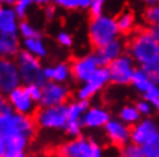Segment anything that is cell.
<instances>
[{
	"mask_svg": "<svg viewBox=\"0 0 159 157\" xmlns=\"http://www.w3.org/2000/svg\"><path fill=\"white\" fill-rule=\"evenodd\" d=\"M126 52L134 60L136 67L149 72L155 84H159V39L148 28H139L129 35Z\"/></svg>",
	"mask_w": 159,
	"mask_h": 157,
	"instance_id": "cell-1",
	"label": "cell"
},
{
	"mask_svg": "<svg viewBox=\"0 0 159 157\" xmlns=\"http://www.w3.org/2000/svg\"><path fill=\"white\" fill-rule=\"evenodd\" d=\"M56 157H106L104 146L92 137L69 138L54 149Z\"/></svg>",
	"mask_w": 159,
	"mask_h": 157,
	"instance_id": "cell-2",
	"label": "cell"
},
{
	"mask_svg": "<svg viewBox=\"0 0 159 157\" xmlns=\"http://www.w3.org/2000/svg\"><path fill=\"white\" fill-rule=\"evenodd\" d=\"M37 125L32 116L21 115L14 111L0 115V135L6 138L25 137L34 140L37 134Z\"/></svg>",
	"mask_w": 159,
	"mask_h": 157,
	"instance_id": "cell-3",
	"label": "cell"
},
{
	"mask_svg": "<svg viewBox=\"0 0 159 157\" xmlns=\"http://www.w3.org/2000/svg\"><path fill=\"white\" fill-rule=\"evenodd\" d=\"M88 37L93 48H98L120 37L116 19L108 14L91 16L88 24Z\"/></svg>",
	"mask_w": 159,
	"mask_h": 157,
	"instance_id": "cell-4",
	"label": "cell"
},
{
	"mask_svg": "<svg viewBox=\"0 0 159 157\" xmlns=\"http://www.w3.org/2000/svg\"><path fill=\"white\" fill-rule=\"evenodd\" d=\"M37 129L46 132H64L68 118L66 104L38 107L32 115Z\"/></svg>",
	"mask_w": 159,
	"mask_h": 157,
	"instance_id": "cell-5",
	"label": "cell"
},
{
	"mask_svg": "<svg viewBox=\"0 0 159 157\" xmlns=\"http://www.w3.org/2000/svg\"><path fill=\"white\" fill-rule=\"evenodd\" d=\"M19 72H20L22 85L39 84L42 85L45 79L43 76V64L39 59L21 48L14 57Z\"/></svg>",
	"mask_w": 159,
	"mask_h": 157,
	"instance_id": "cell-6",
	"label": "cell"
},
{
	"mask_svg": "<svg viewBox=\"0 0 159 157\" xmlns=\"http://www.w3.org/2000/svg\"><path fill=\"white\" fill-rule=\"evenodd\" d=\"M110 85V75L107 67H99L90 76L87 82L79 84V87L74 91V99L91 101L97 94H99Z\"/></svg>",
	"mask_w": 159,
	"mask_h": 157,
	"instance_id": "cell-7",
	"label": "cell"
},
{
	"mask_svg": "<svg viewBox=\"0 0 159 157\" xmlns=\"http://www.w3.org/2000/svg\"><path fill=\"white\" fill-rule=\"evenodd\" d=\"M73 90L69 84L46 80L42 84V94L38 107H50L66 104L72 99Z\"/></svg>",
	"mask_w": 159,
	"mask_h": 157,
	"instance_id": "cell-8",
	"label": "cell"
},
{
	"mask_svg": "<svg viewBox=\"0 0 159 157\" xmlns=\"http://www.w3.org/2000/svg\"><path fill=\"white\" fill-rule=\"evenodd\" d=\"M135 68L136 64L130 55L127 52L122 53L107 66L110 84L118 87L128 86Z\"/></svg>",
	"mask_w": 159,
	"mask_h": 157,
	"instance_id": "cell-9",
	"label": "cell"
},
{
	"mask_svg": "<svg viewBox=\"0 0 159 157\" xmlns=\"http://www.w3.org/2000/svg\"><path fill=\"white\" fill-rule=\"evenodd\" d=\"M153 141H159V127L153 117H142L130 126V142L142 146Z\"/></svg>",
	"mask_w": 159,
	"mask_h": 157,
	"instance_id": "cell-10",
	"label": "cell"
},
{
	"mask_svg": "<svg viewBox=\"0 0 159 157\" xmlns=\"http://www.w3.org/2000/svg\"><path fill=\"white\" fill-rule=\"evenodd\" d=\"M20 85V72L14 59L0 57V95L6 96Z\"/></svg>",
	"mask_w": 159,
	"mask_h": 157,
	"instance_id": "cell-11",
	"label": "cell"
},
{
	"mask_svg": "<svg viewBox=\"0 0 159 157\" xmlns=\"http://www.w3.org/2000/svg\"><path fill=\"white\" fill-rule=\"evenodd\" d=\"M102 130L108 143L118 149L130 141V126L121 122L118 117L112 116Z\"/></svg>",
	"mask_w": 159,
	"mask_h": 157,
	"instance_id": "cell-12",
	"label": "cell"
},
{
	"mask_svg": "<svg viewBox=\"0 0 159 157\" xmlns=\"http://www.w3.org/2000/svg\"><path fill=\"white\" fill-rule=\"evenodd\" d=\"M69 64H70L72 80L77 84L87 82L90 78V76L95 72L96 69L99 67L93 53L76 56L69 62Z\"/></svg>",
	"mask_w": 159,
	"mask_h": 157,
	"instance_id": "cell-13",
	"label": "cell"
},
{
	"mask_svg": "<svg viewBox=\"0 0 159 157\" xmlns=\"http://www.w3.org/2000/svg\"><path fill=\"white\" fill-rule=\"evenodd\" d=\"M6 99L11 104L13 111L17 114L32 116L38 108V103L29 96L24 85H20L14 88L12 92H9L6 95Z\"/></svg>",
	"mask_w": 159,
	"mask_h": 157,
	"instance_id": "cell-14",
	"label": "cell"
},
{
	"mask_svg": "<svg viewBox=\"0 0 159 157\" xmlns=\"http://www.w3.org/2000/svg\"><path fill=\"white\" fill-rule=\"evenodd\" d=\"M111 117L112 114L107 107L97 103V104H90L88 107L81 121L84 126V130L97 131L102 130Z\"/></svg>",
	"mask_w": 159,
	"mask_h": 157,
	"instance_id": "cell-15",
	"label": "cell"
},
{
	"mask_svg": "<svg viewBox=\"0 0 159 157\" xmlns=\"http://www.w3.org/2000/svg\"><path fill=\"white\" fill-rule=\"evenodd\" d=\"M126 52V40L122 38H116L111 40L110 43L105 44L98 48H93V55L99 66L102 67H107L108 64L116 59L118 56Z\"/></svg>",
	"mask_w": 159,
	"mask_h": 157,
	"instance_id": "cell-16",
	"label": "cell"
},
{
	"mask_svg": "<svg viewBox=\"0 0 159 157\" xmlns=\"http://www.w3.org/2000/svg\"><path fill=\"white\" fill-rule=\"evenodd\" d=\"M43 76L45 82H57L69 84L72 80L70 64L67 61H60L54 64H48L43 67Z\"/></svg>",
	"mask_w": 159,
	"mask_h": 157,
	"instance_id": "cell-17",
	"label": "cell"
},
{
	"mask_svg": "<svg viewBox=\"0 0 159 157\" xmlns=\"http://www.w3.org/2000/svg\"><path fill=\"white\" fill-rule=\"evenodd\" d=\"M20 19L17 17L13 6L0 7V35L17 33V25Z\"/></svg>",
	"mask_w": 159,
	"mask_h": 157,
	"instance_id": "cell-18",
	"label": "cell"
},
{
	"mask_svg": "<svg viewBox=\"0 0 159 157\" xmlns=\"http://www.w3.org/2000/svg\"><path fill=\"white\" fill-rule=\"evenodd\" d=\"M21 49V39L17 33L0 35V54L1 57L14 59Z\"/></svg>",
	"mask_w": 159,
	"mask_h": 157,
	"instance_id": "cell-19",
	"label": "cell"
},
{
	"mask_svg": "<svg viewBox=\"0 0 159 157\" xmlns=\"http://www.w3.org/2000/svg\"><path fill=\"white\" fill-rule=\"evenodd\" d=\"M120 35L129 36L136 30V15L133 9L125 8L114 17Z\"/></svg>",
	"mask_w": 159,
	"mask_h": 157,
	"instance_id": "cell-20",
	"label": "cell"
},
{
	"mask_svg": "<svg viewBox=\"0 0 159 157\" xmlns=\"http://www.w3.org/2000/svg\"><path fill=\"white\" fill-rule=\"evenodd\" d=\"M21 48L28 53L36 56L37 59L44 60L48 56V48L46 43L44 41L43 37L36 38H27L21 41Z\"/></svg>",
	"mask_w": 159,
	"mask_h": 157,
	"instance_id": "cell-21",
	"label": "cell"
},
{
	"mask_svg": "<svg viewBox=\"0 0 159 157\" xmlns=\"http://www.w3.org/2000/svg\"><path fill=\"white\" fill-rule=\"evenodd\" d=\"M129 85H131V87L139 93V94H143L145 91H148L152 85H155V83L152 80L151 76L149 72L142 69L139 67H136L133 75H131L130 83ZM158 85V84H157Z\"/></svg>",
	"mask_w": 159,
	"mask_h": 157,
	"instance_id": "cell-22",
	"label": "cell"
},
{
	"mask_svg": "<svg viewBox=\"0 0 159 157\" xmlns=\"http://www.w3.org/2000/svg\"><path fill=\"white\" fill-rule=\"evenodd\" d=\"M32 140L25 137H11L6 138V157L15 156L20 154L27 153Z\"/></svg>",
	"mask_w": 159,
	"mask_h": 157,
	"instance_id": "cell-23",
	"label": "cell"
},
{
	"mask_svg": "<svg viewBox=\"0 0 159 157\" xmlns=\"http://www.w3.org/2000/svg\"><path fill=\"white\" fill-rule=\"evenodd\" d=\"M91 104V101L85 100H77L73 99L66 103V111H67L68 119H81L88 107Z\"/></svg>",
	"mask_w": 159,
	"mask_h": 157,
	"instance_id": "cell-24",
	"label": "cell"
},
{
	"mask_svg": "<svg viewBox=\"0 0 159 157\" xmlns=\"http://www.w3.org/2000/svg\"><path fill=\"white\" fill-rule=\"evenodd\" d=\"M121 122L127 124L128 126H133L135 123H137L141 119V115L137 111L134 103H126L123 104L118 111V116Z\"/></svg>",
	"mask_w": 159,
	"mask_h": 157,
	"instance_id": "cell-25",
	"label": "cell"
},
{
	"mask_svg": "<svg viewBox=\"0 0 159 157\" xmlns=\"http://www.w3.org/2000/svg\"><path fill=\"white\" fill-rule=\"evenodd\" d=\"M17 35L20 36L22 39L27 38H36V37H43V32L40 31L37 27H35L32 23L25 19L20 20L17 25Z\"/></svg>",
	"mask_w": 159,
	"mask_h": 157,
	"instance_id": "cell-26",
	"label": "cell"
},
{
	"mask_svg": "<svg viewBox=\"0 0 159 157\" xmlns=\"http://www.w3.org/2000/svg\"><path fill=\"white\" fill-rule=\"evenodd\" d=\"M142 20L147 27L159 24V7L158 5H147L142 13Z\"/></svg>",
	"mask_w": 159,
	"mask_h": 157,
	"instance_id": "cell-27",
	"label": "cell"
},
{
	"mask_svg": "<svg viewBox=\"0 0 159 157\" xmlns=\"http://www.w3.org/2000/svg\"><path fill=\"white\" fill-rule=\"evenodd\" d=\"M64 132L69 138H77L82 135L84 132V126L81 119H68Z\"/></svg>",
	"mask_w": 159,
	"mask_h": 157,
	"instance_id": "cell-28",
	"label": "cell"
},
{
	"mask_svg": "<svg viewBox=\"0 0 159 157\" xmlns=\"http://www.w3.org/2000/svg\"><path fill=\"white\" fill-rule=\"evenodd\" d=\"M34 4L32 0H15V2L13 5V8L15 11L16 15L20 20H23L27 17L30 9V6Z\"/></svg>",
	"mask_w": 159,
	"mask_h": 157,
	"instance_id": "cell-29",
	"label": "cell"
},
{
	"mask_svg": "<svg viewBox=\"0 0 159 157\" xmlns=\"http://www.w3.org/2000/svg\"><path fill=\"white\" fill-rule=\"evenodd\" d=\"M142 99L147 100L148 102H150L156 110L159 109V87L157 84L152 85L148 91H145L142 94Z\"/></svg>",
	"mask_w": 159,
	"mask_h": 157,
	"instance_id": "cell-30",
	"label": "cell"
},
{
	"mask_svg": "<svg viewBox=\"0 0 159 157\" xmlns=\"http://www.w3.org/2000/svg\"><path fill=\"white\" fill-rule=\"evenodd\" d=\"M134 104H135L136 109L141 115V117H152L155 115L156 109L153 108V106L150 102H148L147 100H144V99L137 100Z\"/></svg>",
	"mask_w": 159,
	"mask_h": 157,
	"instance_id": "cell-31",
	"label": "cell"
},
{
	"mask_svg": "<svg viewBox=\"0 0 159 157\" xmlns=\"http://www.w3.org/2000/svg\"><path fill=\"white\" fill-rule=\"evenodd\" d=\"M139 147L144 157H159V141L149 142Z\"/></svg>",
	"mask_w": 159,
	"mask_h": 157,
	"instance_id": "cell-32",
	"label": "cell"
},
{
	"mask_svg": "<svg viewBox=\"0 0 159 157\" xmlns=\"http://www.w3.org/2000/svg\"><path fill=\"white\" fill-rule=\"evenodd\" d=\"M57 43L59 44L61 47L65 48H70L74 44L73 36L67 31H59L56 36Z\"/></svg>",
	"mask_w": 159,
	"mask_h": 157,
	"instance_id": "cell-33",
	"label": "cell"
},
{
	"mask_svg": "<svg viewBox=\"0 0 159 157\" xmlns=\"http://www.w3.org/2000/svg\"><path fill=\"white\" fill-rule=\"evenodd\" d=\"M56 7L62 8L66 11H76L79 9V0H51Z\"/></svg>",
	"mask_w": 159,
	"mask_h": 157,
	"instance_id": "cell-34",
	"label": "cell"
},
{
	"mask_svg": "<svg viewBox=\"0 0 159 157\" xmlns=\"http://www.w3.org/2000/svg\"><path fill=\"white\" fill-rule=\"evenodd\" d=\"M106 5V0H91L90 6L88 8V11L91 16L100 15L104 13V8Z\"/></svg>",
	"mask_w": 159,
	"mask_h": 157,
	"instance_id": "cell-35",
	"label": "cell"
},
{
	"mask_svg": "<svg viewBox=\"0 0 159 157\" xmlns=\"http://www.w3.org/2000/svg\"><path fill=\"white\" fill-rule=\"evenodd\" d=\"M24 87H25V91L29 94V96L34 101L38 102L40 94H42V85H39V84H28V85H24Z\"/></svg>",
	"mask_w": 159,
	"mask_h": 157,
	"instance_id": "cell-36",
	"label": "cell"
},
{
	"mask_svg": "<svg viewBox=\"0 0 159 157\" xmlns=\"http://www.w3.org/2000/svg\"><path fill=\"white\" fill-rule=\"evenodd\" d=\"M43 13H44V17L48 21H52L56 19L57 16V7L53 4H48L43 6Z\"/></svg>",
	"mask_w": 159,
	"mask_h": 157,
	"instance_id": "cell-37",
	"label": "cell"
},
{
	"mask_svg": "<svg viewBox=\"0 0 159 157\" xmlns=\"http://www.w3.org/2000/svg\"><path fill=\"white\" fill-rule=\"evenodd\" d=\"M13 111L12 108H11V104L7 101L6 96H2L0 95V115L2 114H7V112H11Z\"/></svg>",
	"mask_w": 159,
	"mask_h": 157,
	"instance_id": "cell-38",
	"label": "cell"
},
{
	"mask_svg": "<svg viewBox=\"0 0 159 157\" xmlns=\"http://www.w3.org/2000/svg\"><path fill=\"white\" fill-rule=\"evenodd\" d=\"M6 139L0 135V157H6Z\"/></svg>",
	"mask_w": 159,
	"mask_h": 157,
	"instance_id": "cell-39",
	"label": "cell"
},
{
	"mask_svg": "<svg viewBox=\"0 0 159 157\" xmlns=\"http://www.w3.org/2000/svg\"><path fill=\"white\" fill-rule=\"evenodd\" d=\"M91 0H79V9H88Z\"/></svg>",
	"mask_w": 159,
	"mask_h": 157,
	"instance_id": "cell-40",
	"label": "cell"
},
{
	"mask_svg": "<svg viewBox=\"0 0 159 157\" xmlns=\"http://www.w3.org/2000/svg\"><path fill=\"white\" fill-rule=\"evenodd\" d=\"M32 1H34V4H36L37 6H42V7L51 2V0H32Z\"/></svg>",
	"mask_w": 159,
	"mask_h": 157,
	"instance_id": "cell-41",
	"label": "cell"
},
{
	"mask_svg": "<svg viewBox=\"0 0 159 157\" xmlns=\"http://www.w3.org/2000/svg\"><path fill=\"white\" fill-rule=\"evenodd\" d=\"M15 2V0H0V5H4V6H13Z\"/></svg>",
	"mask_w": 159,
	"mask_h": 157,
	"instance_id": "cell-42",
	"label": "cell"
},
{
	"mask_svg": "<svg viewBox=\"0 0 159 157\" xmlns=\"http://www.w3.org/2000/svg\"><path fill=\"white\" fill-rule=\"evenodd\" d=\"M139 1L144 2L145 5H158L159 0H139Z\"/></svg>",
	"mask_w": 159,
	"mask_h": 157,
	"instance_id": "cell-43",
	"label": "cell"
},
{
	"mask_svg": "<svg viewBox=\"0 0 159 157\" xmlns=\"http://www.w3.org/2000/svg\"><path fill=\"white\" fill-rule=\"evenodd\" d=\"M9 157H30L27 153L24 154H20V155H15V156H9Z\"/></svg>",
	"mask_w": 159,
	"mask_h": 157,
	"instance_id": "cell-44",
	"label": "cell"
},
{
	"mask_svg": "<svg viewBox=\"0 0 159 157\" xmlns=\"http://www.w3.org/2000/svg\"><path fill=\"white\" fill-rule=\"evenodd\" d=\"M116 157H123V156L121 155V154H120V155H118V156H116Z\"/></svg>",
	"mask_w": 159,
	"mask_h": 157,
	"instance_id": "cell-45",
	"label": "cell"
},
{
	"mask_svg": "<svg viewBox=\"0 0 159 157\" xmlns=\"http://www.w3.org/2000/svg\"><path fill=\"white\" fill-rule=\"evenodd\" d=\"M0 57H1V54H0Z\"/></svg>",
	"mask_w": 159,
	"mask_h": 157,
	"instance_id": "cell-46",
	"label": "cell"
},
{
	"mask_svg": "<svg viewBox=\"0 0 159 157\" xmlns=\"http://www.w3.org/2000/svg\"><path fill=\"white\" fill-rule=\"evenodd\" d=\"M0 7H1V5H0Z\"/></svg>",
	"mask_w": 159,
	"mask_h": 157,
	"instance_id": "cell-47",
	"label": "cell"
},
{
	"mask_svg": "<svg viewBox=\"0 0 159 157\" xmlns=\"http://www.w3.org/2000/svg\"><path fill=\"white\" fill-rule=\"evenodd\" d=\"M143 157H144V156H143Z\"/></svg>",
	"mask_w": 159,
	"mask_h": 157,
	"instance_id": "cell-48",
	"label": "cell"
}]
</instances>
